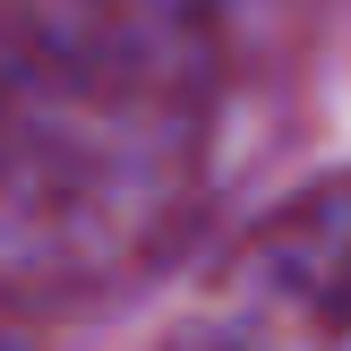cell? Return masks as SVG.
<instances>
[{"label": "cell", "instance_id": "cell-2", "mask_svg": "<svg viewBox=\"0 0 351 351\" xmlns=\"http://www.w3.org/2000/svg\"><path fill=\"white\" fill-rule=\"evenodd\" d=\"M171 351H351V180L274 206L197 283Z\"/></svg>", "mask_w": 351, "mask_h": 351}, {"label": "cell", "instance_id": "cell-1", "mask_svg": "<svg viewBox=\"0 0 351 351\" xmlns=\"http://www.w3.org/2000/svg\"><path fill=\"white\" fill-rule=\"evenodd\" d=\"M232 0H0V283L77 291L180 232Z\"/></svg>", "mask_w": 351, "mask_h": 351}]
</instances>
